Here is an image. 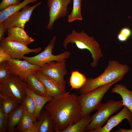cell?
<instances>
[{
  "label": "cell",
  "mask_w": 132,
  "mask_h": 132,
  "mask_svg": "<svg viewBox=\"0 0 132 132\" xmlns=\"http://www.w3.org/2000/svg\"><path fill=\"white\" fill-rule=\"evenodd\" d=\"M91 120L90 114L86 115L81 118L79 120L67 128L63 132H86V128Z\"/></svg>",
  "instance_id": "cell-22"
},
{
  "label": "cell",
  "mask_w": 132,
  "mask_h": 132,
  "mask_svg": "<svg viewBox=\"0 0 132 132\" xmlns=\"http://www.w3.org/2000/svg\"><path fill=\"white\" fill-rule=\"evenodd\" d=\"M7 121L0 103V132H7Z\"/></svg>",
  "instance_id": "cell-30"
},
{
  "label": "cell",
  "mask_w": 132,
  "mask_h": 132,
  "mask_svg": "<svg viewBox=\"0 0 132 132\" xmlns=\"http://www.w3.org/2000/svg\"><path fill=\"white\" fill-rule=\"evenodd\" d=\"M87 79L84 75L78 71H73L69 80L70 85L72 89H80L85 84Z\"/></svg>",
  "instance_id": "cell-23"
},
{
  "label": "cell",
  "mask_w": 132,
  "mask_h": 132,
  "mask_svg": "<svg viewBox=\"0 0 132 132\" xmlns=\"http://www.w3.org/2000/svg\"><path fill=\"white\" fill-rule=\"evenodd\" d=\"M129 69L127 64H121L117 60H109L104 72L96 78H88L85 84L80 89V92L81 94L87 93L110 83L119 77H124Z\"/></svg>",
  "instance_id": "cell-2"
},
{
  "label": "cell",
  "mask_w": 132,
  "mask_h": 132,
  "mask_svg": "<svg viewBox=\"0 0 132 132\" xmlns=\"http://www.w3.org/2000/svg\"><path fill=\"white\" fill-rule=\"evenodd\" d=\"M39 2L30 6L27 5L21 11L16 12L8 17L3 22L5 28L7 30L15 27L24 29L26 23L30 20L31 15L35 9L41 5Z\"/></svg>",
  "instance_id": "cell-9"
},
{
  "label": "cell",
  "mask_w": 132,
  "mask_h": 132,
  "mask_svg": "<svg viewBox=\"0 0 132 132\" xmlns=\"http://www.w3.org/2000/svg\"><path fill=\"white\" fill-rule=\"evenodd\" d=\"M7 67L10 73L18 76L26 82L28 75L38 70L40 67L32 64L24 60L12 58L6 61Z\"/></svg>",
  "instance_id": "cell-11"
},
{
  "label": "cell",
  "mask_w": 132,
  "mask_h": 132,
  "mask_svg": "<svg viewBox=\"0 0 132 132\" xmlns=\"http://www.w3.org/2000/svg\"><path fill=\"white\" fill-rule=\"evenodd\" d=\"M122 104V100L116 101L111 99L101 103L97 112L91 116V121L86 127V131L91 132L94 129L101 127L112 114L121 108Z\"/></svg>",
  "instance_id": "cell-6"
},
{
  "label": "cell",
  "mask_w": 132,
  "mask_h": 132,
  "mask_svg": "<svg viewBox=\"0 0 132 132\" xmlns=\"http://www.w3.org/2000/svg\"><path fill=\"white\" fill-rule=\"evenodd\" d=\"M0 103L7 121L9 114L18 107L19 104L12 99L4 97L0 95Z\"/></svg>",
  "instance_id": "cell-25"
},
{
  "label": "cell",
  "mask_w": 132,
  "mask_h": 132,
  "mask_svg": "<svg viewBox=\"0 0 132 132\" xmlns=\"http://www.w3.org/2000/svg\"><path fill=\"white\" fill-rule=\"evenodd\" d=\"M70 0V1H71V0Z\"/></svg>",
  "instance_id": "cell-37"
},
{
  "label": "cell",
  "mask_w": 132,
  "mask_h": 132,
  "mask_svg": "<svg viewBox=\"0 0 132 132\" xmlns=\"http://www.w3.org/2000/svg\"><path fill=\"white\" fill-rule=\"evenodd\" d=\"M114 132H132V129H127L121 128H118L117 130H114Z\"/></svg>",
  "instance_id": "cell-35"
},
{
  "label": "cell",
  "mask_w": 132,
  "mask_h": 132,
  "mask_svg": "<svg viewBox=\"0 0 132 132\" xmlns=\"http://www.w3.org/2000/svg\"><path fill=\"white\" fill-rule=\"evenodd\" d=\"M127 119L130 125L132 124V112L125 106L118 113L112 116L107 121L105 125L94 129L91 132H109L114 127L121 122L124 119Z\"/></svg>",
  "instance_id": "cell-13"
},
{
  "label": "cell",
  "mask_w": 132,
  "mask_h": 132,
  "mask_svg": "<svg viewBox=\"0 0 132 132\" xmlns=\"http://www.w3.org/2000/svg\"><path fill=\"white\" fill-rule=\"evenodd\" d=\"M37 120L34 116L24 110L22 117L17 125L18 131L20 132H25L27 129L34 124Z\"/></svg>",
  "instance_id": "cell-24"
},
{
  "label": "cell",
  "mask_w": 132,
  "mask_h": 132,
  "mask_svg": "<svg viewBox=\"0 0 132 132\" xmlns=\"http://www.w3.org/2000/svg\"><path fill=\"white\" fill-rule=\"evenodd\" d=\"M69 43L75 44L80 49H87L90 52L93 59L90 64L92 68L97 66L99 60L103 56L98 42L94 39L93 36H89L83 30L78 33L73 30L71 33L67 35L64 41L63 46L66 49Z\"/></svg>",
  "instance_id": "cell-3"
},
{
  "label": "cell",
  "mask_w": 132,
  "mask_h": 132,
  "mask_svg": "<svg viewBox=\"0 0 132 132\" xmlns=\"http://www.w3.org/2000/svg\"><path fill=\"white\" fill-rule=\"evenodd\" d=\"M131 129H132V124L131 126Z\"/></svg>",
  "instance_id": "cell-36"
},
{
  "label": "cell",
  "mask_w": 132,
  "mask_h": 132,
  "mask_svg": "<svg viewBox=\"0 0 132 132\" xmlns=\"http://www.w3.org/2000/svg\"><path fill=\"white\" fill-rule=\"evenodd\" d=\"M56 36H54L42 52L35 56L27 57L24 56L22 59L29 63L41 67L46 63L53 61L60 62L68 58L70 52L66 51L57 55L53 54L52 51L56 41Z\"/></svg>",
  "instance_id": "cell-7"
},
{
  "label": "cell",
  "mask_w": 132,
  "mask_h": 132,
  "mask_svg": "<svg viewBox=\"0 0 132 132\" xmlns=\"http://www.w3.org/2000/svg\"><path fill=\"white\" fill-rule=\"evenodd\" d=\"M82 0H73V7L71 13L68 16L67 20L69 22L75 21L82 20L81 13Z\"/></svg>",
  "instance_id": "cell-26"
},
{
  "label": "cell",
  "mask_w": 132,
  "mask_h": 132,
  "mask_svg": "<svg viewBox=\"0 0 132 132\" xmlns=\"http://www.w3.org/2000/svg\"><path fill=\"white\" fill-rule=\"evenodd\" d=\"M66 62V60L60 62L52 61L40 67L38 71L53 79L65 89L64 77L67 73Z\"/></svg>",
  "instance_id": "cell-8"
},
{
  "label": "cell",
  "mask_w": 132,
  "mask_h": 132,
  "mask_svg": "<svg viewBox=\"0 0 132 132\" xmlns=\"http://www.w3.org/2000/svg\"><path fill=\"white\" fill-rule=\"evenodd\" d=\"M11 75L7 67L6 61L0 63V82L7 79Z\"/></svg>",
  "instance_id": "cell-29"
},
{
  "label": "cell",
  "mask_w": 132,
  "mask_h": 132,
  "mask_svg": "<svg viewBox=\"0 0 132 132\" xmlns=\"http://www.w3.org/2000/svg\"><path fill=\"white\" fill-rule=\"evenodd\" d=\"M131 29L127 27L122 28L117 35V38L120 42H124L126 41L132 35Z\"/></svg>",
  "instance_id": "cell-28"
},
{
  "label": "cell",
  "mask_w": 132,
  "mask_h": 132,
  "mask_svg": "<svg viewBox=\"0 0 132 132\" xmlns=\"http://www.w3.org/2000/svg\"><path fill=\"white\" fill-rule=\"evenodd\" d=\"M0 46L9 54L12 58L22 59L26 54L31 53H38L42 50L40 47L31 49L21 43L8 40L5 38H3L0 42Z\"/></svg>",
  "instance_id": "cell-10"
},
{
  "label": "cell",
  "mask_w": 132,
  "mask_h": 132,
  "mask_svg": "<svg viewBox=\"0 0 132 132\" xmlns=\"http://www.w3.org/2000/svg\"><path fill=\"white\" fill-rule=\"evenodd\" d=\"M37 120L36 125L38 132H56L54 122L49 112L44 109H42Z\"/></svg>",
  "instance_id": "cell-16"
},
{
  "label": "cell",
  "mask_w": 132,
  "mask_h": 132,
  "mask_svg": "<svg viewBox=\"0 0 132 132\" xmlns=\"http://www.w3.org/2000/svg\"><path fill=\"white\" fill-rule=\"evenodd\" d=\"M7 31L4 27L3 22L0 23V41L4 37V35Z\"/></svg>",
  "instance_id": "cell-33"
},
{
  "label": "cell",
  "mask_w": 132,
  "mask_h": 132,
  "mask_svg": "<svg viewBox=\"0 0 132 132\" xmlns=\"http://www.w3.org/2000/svg\"><path fill=\"white\" fill-rule=\"evenodd\" d=\"M7 36L5 38L8 40L18 42L26 46L34 41V40L28 35L24 29L15 27L7 31Z\"/></svg>",
  "instance_id": "cell-15"
},
{
  "label": "cell",
  "mask_w": 132,
  "mask_h": 132,
  "mask_svg": "<svg viewBox=\"0 0 132 132\" xmlns=\"http://www.w3.org/2000/svg\"><path fill=\"white\" fill-rule=\"evenodd\" d=\"M77 95L70 92L53 97L44 108L49 113L56 132H63L81 118V107Z\"/></svg>",
  "instance_id": "cell-1"
},
{
  "label": "cell",
  "mask_w": 132,
  "mask_h": 132,
  "mask_svg": "<svg viewBox=\"0 0 132 132\" xmlns=\"http://www.w3.org/2000/svg\"><path fill=\"white\" fill-rule=\"evenodd\" d=\"M38 0H24L17 5L11 6L0 11V23L3 22L11 15L23 9L28 4L36 2Z\"/></svg>",
  "instance_id": "cell-21"
},
{
  "label": "cell",
  "mask_w": 132,
  "mask_h": 132,
  "mask_svg": "<svg viewBox=\"0 0 132 132\" xmlns=\"http://www.w3.org/2000/svg\"><path fill=\"white\" fill-rule=\"evenodd\" d=\"M70 2L69 0H48L49 21L47 26V29H52L55 21L67 15V7Z\"/></svg>",
  "instance_id": "cell-12"
},
{
  "label": "cell",
  "mask_w": 132,
  "mask_h": 132,
  "mask_svg": "<svg viewBox=\"0 0 132 132\" xmlns=\"http://www.w3.org/2000/svg\"><path fill=\"white\" fill-rule=\"evenodd\" d=\"M25 132H38L36 123L27 129Z\"/></svg>",
  "instance_id": "cell-34"
},
{
  "label": "cell",
  "mask_w": 132,
  "mask_h": 132,
  "mask_svg": "<svg viewBox=\"0 0 132 132\" xmlns=\"http://www.w3.org/2000/svg\"><path fill=\"white\" fill-rule=\"evenodd\" d=\"M27 83L28 87L34 93L41 96H48L47 90L44 84L33 74L28 75Z\"/></svg>",
  "instance_id": "cell-20"
},
{
  "label": "cell",
  "mask_w": 132,
  "mask_h": 132,
  "mask_svg": "<svg viewBox=\"0 0 132 132\" xmlns=\"http://www.w3.org/2000/svg\"><path fill=\"white\" fill-rule=\"evenodd\" d=\"M21 104L24 110L34 115L35 110V105L33 99L31 97L27 95Z\"/></svg>",
  "instance_id": "cell-27"
},
{
  "label": "cell",
  "mask_w": 132,
  "mask_h": 132,
  "mask_svg": "<svg viewBox=\"0 0 132 132\" xmlns=\"http://www.w3.org/2000/svg\"><path fill=\"white\" fill-rule=\"evenodd\" d=\"M27 95L32 98L34 101L35 110L34 116L37 120L44 105L47 102L50 101L53 97L38 95L32 91L28 87L27 88Z\"/></svg>",
  "instance_id": "cell-17"
},
{
  "label": "cell",
  "mask_w": 132,
  "mask_h": 132,
  "mask_svg": "<svg viewBox=\"0 0 132 132\" xmlns=\"http://www.w3.org/2000/svg\"><path fill=\"white\" fill-rule=\"evenodd\" d=\"M21 2V0H2L0 4V11L11 6L17 5Z\"/></svg>",
  "instance_id": "cell-31"
},
{
  "label": "cell",
  "mask_w": 132,
  "mask_h": 132,
  "mask_svg": "<svg viewBox=\"0 0 132 132\" xmlns=\"http://www.w3.org/2000/svg\"><path fill=\"white\" fill-rule=\"evenodd\" d=\"M24 111L22 106L21 104L10 113L8 117L7 132H14L15 127L18 124Z\"/></svg>",
  "instance_id": "cell-19"
},
{
  "label": "cell",
  "mask_w": 132,
  "mask_h": 132,
  "mask_svg": "<svg viewBox=\"0 0 132 132\" xmlns=\"http://www.w3.org/2000/svg\"><path fill=\"white\" fill-rule=\"evenodd\" d=\"M124 77H119L110 83L87 93L77 96V99L81 107V118L97 110L106 92L112 85L121 80Z\"/></svg>",
  "instance_id": "cell-4"
},
{
  "label": "cell",
  "mask_w": 132,
  "mask_h": 132,
  "mask_svg": "<svg viewBox=\"0 0 132 132\" xmlns=\"http://www.w3.org/2000/svg\"><path fill=\"white\" fill-rule=\"evenodd\" d=\"M111 93L119 94L122 99V106L128 107L132 112V91L121 84H116L112 88Z\"/></svg>",
  "instance_id": "cell-18"
},
{
  "label": "cell",
  "mask_w": 132,
  "mask_h": 132,
  "mask_svg": "<svg viewBox=\"0 0 132 132\" xmlns=\"http://www.w3.org/2000/svg\"><path fill=\"white\" fill-rule=\"evenodd\" d=\"M27 82L18 76L11 74L7 79L0 82V95L12 99L21 104L26 97Z\"/></svg>",
  "instance_id": "cell-5"
},
{
  "label": "cell",
  "mask_w": 132,
  "mask_h": 132,
  "mask_svg": "<svg viewBox=\"0 0 132 132\" xmlns=\"http://www.w3.org/2000/svg\"><path fill=\"white\" fill-rule=\"evenodd\" d=\"M12 58L0 46V63L9 60Z\"/></svg>",
  "instance_id": "cell-32"
},
{
  "label": "cell",
  "mask_w": 132,
  "mask_h": 132,
  "mask_svg": "<svg viewBox=\"0 0 132 132\" xmlns=\"http://www.w3.org/2000/svg\"><path fill=\"white\" fill-rule=\"evenodd\" d=\"M33 74L43 83L47 90L48 96L53 98L66 92L65 89L57 81L38 70L35 72Z\"/></svg>",
  "instance_id": "cell-14"
},
{
  "label": "cell",
  "mask_w": 132,
  "mask_h": 132,
  "mask_svg": "<svg viewBox=\"0 0 132 132\" xmlns=\"http://www.w3.org/2000/svg\"></svg>",
  "instance_id": "cell-38"
}]
</instances>
